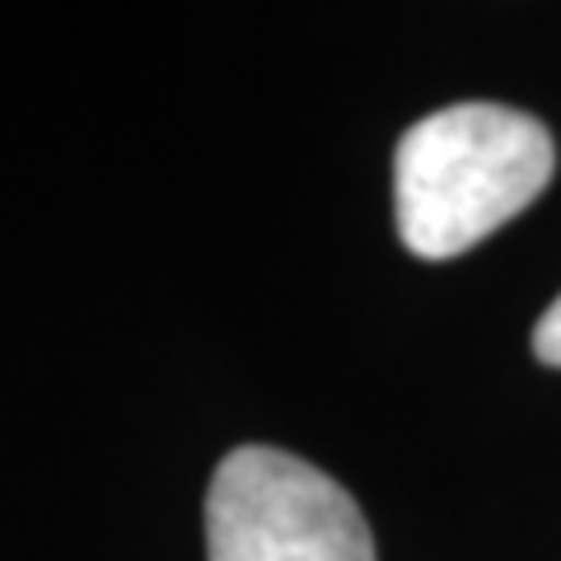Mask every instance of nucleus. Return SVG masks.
<instances>
[{
    "label": "nucleus",
    "mask_w": 561,
    "mask_h": 561,
    "mask_svg": "<svg viewBox=\"0 0 561 561\" xmlns=\"http://www.w3.org/2000/svg\"><path fill=\"white\" fill-rule=\"evenodd\" d=\"M534 356L542 365H557L561 370V295L548 305V313H542L538 328H534Z\"/></svg>",
    "instance_id": "nucleus-3"
},
{
    "label": "nucleus",
    "mask_w": 561,
    "mask_h": 561,
    "mask_svg": "<svg viewBox=\"0 0 561 561\" xmlns=\"http://www.w3.org/2000/svg\"><path fill=\"white\" fill-rule=\"evenodd\" d=\"M557 173L552 131L505 103H449L398 140V234L416 257L445 262L515 220Z\"/></svg>",
    "instance_id": "nucleus-1"
},
{
    "label": "nucleus",
    "mask_w": 561,
    "mask_h": 561,
    "mask_svg": "<svg viewBox=\"0 0 561 561\" xmlns=\"http://www.w3.org/2000/svg\"><path fill=\"white\" fill-rule=\"evenodd\" d=\"M206 561H375L356 496L272 445L230 449L206 491Z\"/></svg>",
    "instance_id": "nucleus-2"
}]
</instances>
